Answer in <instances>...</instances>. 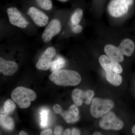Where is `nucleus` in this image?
<instances>
[{"instance_id": "20e7f679", "label": "nucleus", "mask_w": 135, "mask_h": 135, "mask_svg": "<svg viewBox=\"0 0 135 135\" xmlns=\"http://www.w3.org/2000/svg\"><path fill=\"white\" fill-rule=\"evenodd\" d=\"M133 3L134 0H112L108 5V11L114 17L122 16L127 14Z\"/></svg>"}, {"instance_id": "1a4fd4ad", "label": "nucleus", "mask_w": 135, "mask_h": 135, "mask_svg": "<svg viewBox=\"0 0 135 135\" xmlns=\"http://www.w3.org/2000/svg\"><path fill=\"white\" fill-rule=\"evenodd\" d=\"M61 30L60 21L57 19H53L50 22L42 35V41L46 43L49 42L60 33Z\"/></svg>"}, {"instance_id": "9b49d317", "label": "nucleus", "mask_w": 135, "mask_h": 135, "mask_svg": "<svg viewBox=\"0 0 135 135\" xmlns=\"http://www.w3.org/2000/svg\"><path fill=\"white\" fill-rule=\"evenodd\" d=\"M27 14L37 26L43 27L48 23L49 18L48 16L35 7L29 8Z\"/></svg>"}, {"instance_id": "ddd939ff", "label": "nucleus", "mask_w": 135, "mask_h": 135, "mask_svg": "<svg viewBox=\"0 0 135 135\" xmlns=\"http://www.w3.org/2000/svg\"><path fill=\"white\" fill-rule=\"evenodd\" d=\"M18 65L12 61H8L0 57V72L6 76H11L16 72Z\"/></svg>"}, {"instance_id": "5701e85b", "label": "nucleus", "mask_w": 135, "mask_h": 135, "mask_svg": "<svg viewBox=\"0 0 135 135\" xmlns=\"http://www.w3.org/2000/svg\"><path fill=\"white\" fill-rule=\"evenodd\" d=\"M72 31L74 33H79L81 31L83 30L82 26L80 25H73L72 28Z\"/></svg>"}, {"instance_id": "cd10ccee", "label": "nucleus", "mask_w": 135, "mask_h": 135, "mask_svg": "<svg viewBox=\"0 0 135 135\" xmlns=\"http://www.w3.org/2000/svg\"><path fill=\"white\" fill-rule=\"evenodd\" d=\"M19 134L20 135H27V134L24 131H21L19 133Z\"/></svg>"}, {"instance_id": "aec40b11", "label": "nucleus", "mask_w": 135, "mask_h": 135, "mask_svg": "<svg viewBox=\"0 0 135 135\" xmlns=\"http://www.w3.org/2000/svg\"><path fill=\"white\" fill-rule=\"evenodd\" d=\"M14 102L10 99L5 101L3 105V110L5 114L8 115L15 110L16 105Z\"/></svg>"}, {"instance_id": "a878e982", "label": "nucleus", "mask_w": 135, "mask_h": 135, "mask_svg": "<svg viewBox=\"0 0 135 135\" xmlns=\"http://www.w3.org/2000/svg\"><path fill=\"white\" fill-rule=\"evenodd\" d=\"M80 134V132L79 129H77L73 128L72 130L71 135H79Z\"/></svg>"}, {"instance_id": "bb28decb", "label": "nucleus", "mask_w": 135, "mask_h": 135, "mask_svg": "<svg viewBox=\"0 0 135 135\" xmlns=\"http://www.w3.org/2000/svg\"><path fill=\"white\" fill-rule=\"evenodd\" d=\"M71 132L70 129H66L65 132H64L63 135H71Z\"/></svg>"}, {"instance_id": "423d86ee", "label": "nucleus", "mask_w": 135, "mask_h": 135, "mask_svg": "<svg viewBox=\"0 0 135 135\" xmlns=\"http://www.w3.org/2000/svg\"><path fill=\"white\" fill-rule=\"evenodd\" d=\"M99 124L100 127L104 130H119L122 128L123 126V122L117 118L112 112L108 113L104 116L100 120Z\"/></svg>"}, {"instance_id": "9d476101", "label": "nucleus", "mask_w": 135, "mask_h": 135, "mask_svg": "<svg viewBox=\"0 0 135 135\" xmlns=\"http://www.w3.org/2000/svg\"><path fill=\"white\" fill-rule=\"evenodd\" d=\"M94 95V92L92 90L83 91L78 89L74 90L72 94L73 101L77 106H81L83 102L89 104Z\"/></svg>"}, {"instance_id": "a211bd4d", "label": "nucleus", "mask_w": 135, "mask_h": 135, "mask_svg": "<svg viewBox=\"0 0 135 135\" xmlns=\"http://www.w3.org/2000/svg\"><path fill=\"white\" fill-rule=\"evenodd\" d=\"M65 64V61L64 58L58 57L51 62L50 67L51 71L53 72L60 70L64 66Z\"/></svg>"}, {"instance_id": "39448f33", "label": "nucleus", "mask_w": 135, "mask_h": 135, "mask_svg": "<svg viewBox=\"0 0 135 135\" xmlns=\"http://www.w3.org/2000/svg\"><path fill=\"white\" fill-rule=\"evenodd\" d=\"M53 109L55 113L61 115L67 123H74L79 119V109L75 105L70 106L68 110L65 111L59 105L56 104Z\"/></svg>"}, {"instance_id": "b1692460", "label": "nucleus", "mask_w": 135, "mask_h": 135, "mask_svg": "<svg viewBox=\"0 0 135 135\" xmlns=\"http://www.w3.org/2000/svg\"><path fill=\"white\" fill-rule=\"evenodd\" d=\"M63 131V128L61 126H57L56 127L54 131V135H60L62 134Z\"/></svg>"}, {"instance_id": "4468645a", "label": "nucleus", "mask_w": 135, "mask_h": 135, "mask_svg": "<svg viewBox=\"0 0 135 135\" xmlns=\"http://www.w3.org/2000/svg\"><path fill=\"white\" fill-rule=\"evenodd\" d=\"M105 53L112 60L121 62L124 60L123 55L121 52L118 47L112 44H107L104 49Z\"/></svg>"}, {"instance_id": "c85d7f7f", "label": "nucleus", "mask_w": 135, "mask_h": 135, "mask_svg": "<svg viewBox=\"0 0 135 135\" xmlns=\"http://www.w3.org/2000/svg\"><path fill=\"white\" fill-rule=\"evenodd\" d=\"M132 132L134 135H135V125L133 126L132 128Z\"/></svg>"}, {"instance_id": "0eeeda50", "label": "nucleus", "mask_w": 135, "mask_h": 135, "mask_svg": "<svg viewBox=\"0 0 135 135\" xmlns=\"http://www.w3.org/2000/svg\"><path fill=\"white\" fill-rule=\"evenodd\" d=\"M56 54V50L53 47H49L46 49L36 63V68L42 71L48 70L50 67L52 59Z\"/></svg>"}, {"instance_id": "f257e3e1", "label": "nucleus", "mask_w": 135, "mask_h": 135, "mask_svg": "<svg viewBox=\"0 0 135 135\" xmlns=\"http://www.w3.org/2000/svg\"><path fill=\"white\" fill-rule=\"evenodd\" d=\"M49 79L59 86H75L79 84L81 78L79 74L73 70H58L52 72Z\"/></svg>"}, {"instance_id": "dca6fc26", "label": "nucleus", "mask_w": 135, "mask_h": 135, "mask_svg": "<svg viewBox=\"0 0 135 135\" xmlns=\"http://www.w3.org/2000/svg\"><path fill=\"white\" fill-rule=\"evenodd\" d=\"M105 72L106 79L109 83L115 86H118L121 84L122 79L119 74L113 71H106Z\"/></svg>"}, {"instance_id": "393cba45", "label": "nucleus", "mask_w": 135, "mask_h": 135, "mask_svg": "<svg viewBox=\"0 0 135 135\" xmlns=\"http://www.w3.org/2000/svg\"><path fill=\"white\" fill-rule=\"evenodd\" d=\"M52 134V131L51 129H47L42 131L41 133V135H50Z\"/></svg>"}, {"instance_id": "f3484780", "label": "nucleus", "mask_w": 135, "mask_h": 135, "mask_svg": "<svg viewBox=\"0 0 135 135\" xmlns=\"http://www.w3.org/2000/svg\"><path fill=\"white\" fill-rule=\"evenodd\" d=\"M0 124L3 128L7 130H13L15 127V123L13 119L7 114H1Z\"/></svg>"}, {"instance_id": "4be33fe9", "label": "nucleus", "mask_w": 135, "mask_h": 135, "mask_svg": "<svg viewBox=\"0 0 135 135\" xmlns=\"http://www.w3.org/2000/svg\"><path fill=\"white\" fill-rule=\"evenodd\" d=\"M40 114H41V119L40 126L42 128H45L48 126V113L46 110H42L40 113Z\"/></svg>"}, {"instance_id": "f8f14e48", "label": "nucleus", "mask_w": 135, "mask_h": 135, "mask_svg": "<svg viewBox=\"0 0 135 135\" xmlns=\"http://www.w3.org/2000/svg\"><path fill=\"white\" fill-rule=\"evenodd\" d=\"M100 65L106 71H113L118 74L122 72L123 69L118 62L112 60L105 55H101L99 59Z\"/></svg>"}, {"instance_id": "2eb2a0df", "label": "nucleus", "mask_w": 135, "mask_h": 135, "mask_svg": "<svg viewBox=\"0 0 135 135\" xmlns=\"http://www.w3.org/2000/svg\"><path fill=\"white\" fill-rule=\"evenodd\" d=\"M118 48L123 55L130 57L134 51L135 42L131 39H125L121 42Z\"/></svg>"}, {"instance_id": "7ed1b4c3", "label": "nucleus", "mask_w": 135, "mask_h": 135, "mask_svg": "<svg viewBox=\"0 0 135 135\" xmlns=\"http://www.w3.org/2000/svg\"><path fill=\"white\" fill-rule=\"evenodd\" d=\"M113 106V102L110 99L95 98L92 99L90 113L94 118H100L104 114L108 113Z\"/></svg>"}, {"instance_id": "6e6552de", "label": "nucleus", "mask_w": 135, "mask_h": 135, "mask_svg": "<svg viewBox=\"0 0 135 135\" xmlns=\"http://www.w3.org/2000/svg\"><path fill=\"white\" fill-rule=\"evenodd\" d=\"M7 13L10 23L19 28L25 29L29 23L17 8L11 7L7 9Z\"/></svg>"}, {"instance_id": "412c9836", "label": "nucleus", "mask_w": 135, "mask_h": 135, "mask_svg": "<svg viewBox=\"0 0 135 135\" xmlns=\"http://www.w3.org/2000/svg\"><path fill=\"white\" fill-rule=\"evenodd\" d=\"M35 1L40 7L45 10H50L53 7L51 0H35Z\"/></svg>"}, {"instance_id": "f03ea898", "label": "nucleus", "mask_w": 135, "mask_h": 135, "mask_svg": "<svg viewBox=\"0 0 135 135\" xmlns=\"http://www.w3.org/2000/svg\"><path fill=\"white\" fill-rule=\"evenodd\" d=\"M11 98L20 109L28 108L31 102L36 99V95L33 90L25 87L19 86L13 90L11 93Z\"/></svg>"}, {"instance_id": "7c9ffc66", "label": "nucleus", "mask_w": 135, "mask_h": 135, "mask_svg": "<svg viewBox=\"0 0 135 135\" xmlns=\"http://www.w3.org/2000/svg\"><path fill=\"white\" fill-rule=\"evenodd\" d=\"M58 1H59L62 2H64L67 1L68 0H58Z\"/></svg>"}, {"instance_id": "6ab92c4d", "label": "nucleus", "mask_w": 135, "mask_h": 135, "mask_svg": "<svg viewBox=\"0 0 135 135\" xmlns=\"http://www.w3.org/2000/svg\"><path fill=\"white\" fill-rule=\"evenodd\" d=\"M83 11L81 9L78 8L75 11L71 17V20L73 25L79 24L82 18Z\"/></svg>"}, {"instance_id": "c756f323", "label": "nucleus", "mask_w": 135, "mask_h": 135, "mask_svg": "<svg viewBox=\"0 0 135 135\" xmlns=\"http://www.w3.org/2000/svg\"><path fill=\"white\" fill-rule=\"evenodd\" d=\"M101 134V133H98V132H95V133H94V134H93V135H100Z\"/></svg>"}]
</instances>
